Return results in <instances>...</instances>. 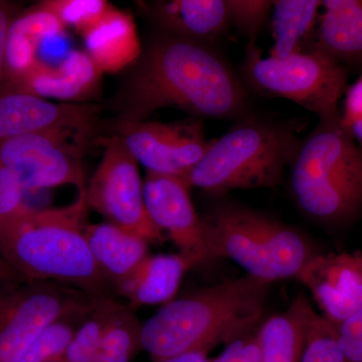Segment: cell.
<instances>
[{
  "mask_svg": "<svg viewBox=\"0 0 362 362\" xmlns=\"http://www.w3.org/2000/svg\"><path fill=\"white\" fill-rule=\"evenodd\" d=\"M358 121H362V74L347 89L341 113V123L346 129Z\"/></svg>",
  "mask_w": 362,
  "mask_h": 362,
  "instance_id": "d6a6232c",
  "label": "cell"
},
{
  "mask_svg": "<svg viewBox=\"0 0 362 362\" xmlns=\"http://www.w3.org/2000/svg\"><path fill=\"white\" fill-rule=\"evenodd\" d=\"M142 324L135 309L117 302L93 362H131L142 350Z\"/></svg>",
  "mask_w": 362,
  "mask_h": 362,
  "instance_id": "cb8c5ba5",
  "label": "cell"
},
{
  "mask_svg": "<svg viewBox=\"0 0 362 362\" xmlns=\"http://www.w3.org/2000/svg\"><path fill=\"white\" fill-rule=\"evenodd\" d=\"M322 7L307 51L346 69L362 68V0H324Z\"/></svg>",
  "mask_w": 362,
  "mask_h": 362,
  "instance_id": "2e32d148",
  "label": "cell"
},
{
  "mask_svg": "<svg viewBox=\"0 0 362 362\" xmlns=\"http://www.w3.org/2000/svg\"><path fill=\"white\" fill-rule=\"evenodd\" d=\"M247 90L218 52L202 42L168 35L150 47L130 83L122 121H145L159 109L201 118H245Z\"/></svg>",
  "mask_w": 362,
  "mask_h": 362,
  "instance_id": "6da1fadb",
  "label": "cell"
},
{
  "mask_svg": "<svg viewBox=\"0 0 362 362\" xmlns=\"http://www.w3.org/2000/svg\"><path fill=\"white\" fill-rule=\"evenodd\" d=\"M192 267L180 254L148 256L114 291L133 309L165 305L175 299L183 276Z\"/></svg>",
  "mask_w": 362,
  "mask_h": 362,
  "instance_id": "ac0fdd59",
  "label": "cell"
},
{
  "mask_svg": "<svg viewBox=\"0 0 362 362\" xmlns=\"http://www.w3.org/2000/svg\"><path fill=\"white\" fill-rule=\"evenodd\" d=\"M202 223L209 259H232L269 284L297 278L314 256L301 233L249 207L221 204Z\"/></svg>",
  "mask_w": 362,
  "mask_h": 362,
  "instance_id": "8992f818",
  "label": "cell"
},
{
  "mask_svg": "<svg viewBox=\"0 0 362 362\" xmlns=\"http://www.w3.org/2000/svg\"><path fill=\"white\" fill-rule=\"evenodd\" d=\"M85 189L69 206H28L0 230V258L25 282H54L107 298L112 289L93 258Z\"/></svg>",
  "mask_w": 362,
  "mask_h": 362,
  "instance_id": "3957f363",
  "label": "cell"
},
{
  "mask_svg": "<svg viewBox=\"0 0 362 362\" xmlns=\"http://www.w3.org/2000/svg\"><path fill=\"white\" fill-rule=\"evenodd\" d=\"M86 238L98 268L113 290L149 256L146 240L106 221L89 223Z\"/></svg>",
  "mask_w": 362,
  "mask_h": 362,
  "instance_id": "d6986e66",
  "label": "cell"
},
{
  "mask_svg": "<svg viewBox=\"0 0 362 362\" xmlns=\"http://www.w3.org/2000/svg\"><path fill=\"white\" fill-rule=\"evenodd\" d=\"M90 132L49 131L0 143V166L11 169L28 192L75 185L85 189L84 145Z\"/></svg>",
  "mask_w": 362,
  "mask_h": 362,
  "instance_id": "30bf717a",
  "label": "cell"
},
{
  "mask_svg": "<svg viewBox=\"0 0 362 362\" xmlns=\"http://www.w3.org/2000/svg\"><path fill=\"white\" fill-rule=\"evenodd\" d=\"M230 25L235 26L249 42H256L257 37L264 28L274 1L268 0H226Z\"/></svg>",
  "mask_w": 362,
  "mask_h": 362,
  "instance_id": "f1b7e54d",
  "label": "cell"
},
{
  "mask_svg": "<svg viewBox=\"0 0 362 362\" xmlns=\"http://www.w3.org/2000/svg\"><path fill=\"white\" fill-rule=\"evenodd\" d=\"M100 108L84 103H54L20 90L0 92V143L49 131L90 132Z\"/></svg>",
  "mask_w": 362,
  "mask_h": 362,
  "instance_id": "5bb4252c",
  "label": "cell"
},
{
  "mask_svg": "<svg viewBox=\"0 0 362 362\" xmlns=\"http://www.w3.org/2000/svg\"><path fill=\"white\" fill-rule=\"evenodd\" d=\"M189 187L180 177L147 173L144 199L150 218L192 266L209 261L202 218L197 216Z\"/></svg>",
  "mask_w": 362,
  "mask_h": 362,
  "instance_id": "7c38bea8",
  "label": "cell"
},
{
  "mask_svg": "<svg viewBox=\"0 0 362 362\" xmlns=\"http://www.w3.org/2000/svg\"><path fill=\"white\" fill-rule=\"evenodd\" d=\"M300 362H349L340 347L337 327L314 312Z\"/></svg>",
  "mask_w": 362,
  "mask_h": 362,
  "instance_id": "484cf974",
  "label": "cell"
},
{
  "mask_svg": "<svg viewBox=\"0 0 362 362\" xmlns=\"http://www.w3.org/2000/svg\"><path fill=\"white\" fill-rule=\"evenodd\" d=\"M25 192L16 173L0 166V230L28 209Z\"/></svg>",
  "mask_w": 362,
  "mask_h": 362,
  "instance_id": "f546056e",
  "label": "cell"
},
{
  "mask_svg": "<svg viewBox=\"0 0 362 362\" xmlns=\"http://www.w3.org/2000/svg\"><path fill=\"white\" fill-rule=\"evenodd\" d=\"M240 78L255 92L304 107L320 122L341 118L338 104L347 90V69L319 52H298L283 59L263 58L256 42H249Z\"/></svg>",
  "mask_w": 362,
  "mask_h": 362,
  "instance_id": "52a82bcc",
  "label": "cell"
},
{
  "mask_svg": "<svg viewBox=\"0 0 362 362\" xmlns=\"http://www.w3.org/2000/svg\"><path fill=\"white\" fill-rule=\"evenodd\" d=\"M13 21L11 9L7 4L0 2V92L6 77L7 37Z\"/></svg>",
  "mask_w": 362,
  "mask_h": 362,
  "instance_id": "836d02e7",
  "label": "cell"
},
{
  "mask_svg": "<svg viewBox=\"0 0 362 362\" xmlns=\"http://www.w3.org/2000/svg\"><path fill=\"white\" fill-rule=\"evenodd\" d=\"M347 130H349V132L354 136V140L362 149V121L352 124Z\"/></svg>",
  "mask_w": 362,
  "mask_h": 362,
  "instance_id": "8d00e7d4",
  "label": "cell"
},
{
  "mask_svg": "<svg viewBox=\"0 0 362 362\" xmlns=\"http://www.w3.org/2000/svg\"><path fill=\"white\" fill-rule=\"evenodd\" d=\"M102 73L86 52L73 51L57 65L37 59L1 90H20L35 96L78 101L95 92Z\"/></svg>",
  "mask_w": 362,
  "mask_h": 362,
  "instance_id": "9a60e30c",
  "label": "cell"
},
{
  "mask_svg": "<svg viewBox=\"0 0 362 362\" xmlns=\"http://www.w3.org/2000/svg\"><path fill=\"white\" fill-rule=\"evenodd\" d=\"M211 362H259L256 333L226 345L220 356Z\"/></svg>",
  "mask_w": 362,
  "mask_h": 362,
  "instance_id": "1f68e13d",
  "label": "cell"
},
{
  "mask_svg": "<svg viewBox=\"0 0 362 362\" xmlns=\"http://www.w3.org/2000/svg\"><path fill=\"white\" fill-rule=\"evenodd\" d=\"M340 347L349 362H362V308L337 327Z\"/></svg>",
  "mask_w": 362,
  "mask_h": 362,
  "instance_id": "4dcf8cb0",
  "label": "cell"
},
{
  "mask_svg": "<svg viewBox=\"0 0 362 362\" xmlns=\"http://www.w3.org/2000/svg\"><path fill=\"white\" fill-rule=\"evenodd\" d=\"M40 6L54 14L66 28H75L82 37L94 28L112 7L104 0H51Z\"/></svg>",
  "mask_w": 362,
  "mask_h": 362,
  "instance_id": "4316f807",
  "label": "cell"
},
{
  "mask_svg": "<svg viewBox=\"0 0 362 362\" xmlns=\"http://www.w3.org/2000/svg\"><path fill=\"white\" fill-rule=\"evenodd\" d=\"M321 7V0L274 1L272 28L275 44L271 58L283 59L300 52V45L313 30Z\"/></svg>",
  "mask_w": 362,
  "mask_h": 362,
  "instance_id": "603a6c76",
  "label": "cell"
},
{
  "mask_svg": "<svg viewBox=\"0 0 362 362\" xmlns=\"http://www.w3.org/2000/svg\"><path fill=\"white\" fill-rule=\"evenodd\" d=\"M209 354L206 351H190L170 357L160 362H211Z\"/></svg>",
  "mask_w": 362,
  "mask_h": 362,
  "instance_id": "e575fe53",
  "label": "cell"
},
{
  "mask_svg": "<svg viewBox=\"0 0 362 362\" xmlns=\"http://www.w3.org/2000/svg\"><path fill=\"white\" fill-rule=\"evenodd\" d=\"M148 13L171 35L207 42L230 28L226 0H171L152 2Z\"/></svg>",
  "mask_w": 362,
  "mask_h": 362,
  "instance_id": "e0dca14e",
  "label": "cell"
},
{
  "mask_svg": "<svg viewBox=\"0 0 362 362\" xmlns=\"http://www.w3.org/2000/svg\"><path fill=\"white\" fill-rule=\"evenodd\" d=\"M119 137L147 173L185 178L202 160L213 140L201 120L176 123L121 121Z\"/></svg>",
  "mask_w": 362,
  "mask_h": 362,
  "instance_id": "8fae6325",
  "label": "cell"
},
{
  "mask_svg": "<svg viewBox=\"0 0 362 362\" xmlns=\"http://www.w3.org/2000/svg\"><path fill=\"white\" fill-rule=\"evenodd\" d=\"M83 37L87 47L86 52L102 73L122 70L141 54V44L134 18L113 6Z\"/></svg>",
  "mask_w": 362,
  "mask_h": 362,
  "instance_id": "ffe728a7",
  "label": "cell"
},
{
  "mask_svg": "<svg viewBox=\"0 0 362 362\" xmlns=\"http://www.w3.org/2000/svg\"><path fill=\"white\" fill-rule=\"evenodd\" d=\"M85 316L66 317L52 323L30 345L18 362H49L61 356L77 329L74 319Z\"/></svg>",
  "mask_w": 362,
  "mask_h": 362,
  "instance_id": "83f0119b",
  "label": "cell"
},
{
  "mask_svg": "<svg viewBox=\"0 0 362 362\" xmlns=\"http://www.w3.org/2000/svg\"><path fill=\"white\" fill-rule=\"evenodd\" d=\"M291 188L314 220L341 223L362 207V149L341 118L320 122L292 163Z\"/></svg>",
  "mask_w": 362,
  "mask_h": 362,
  "instance_id": "5b68a950",
  "label": "cell"
},
{
  "mask_svg": "<svg viewBox=\"0 0 362 362\" xmlns=\"http://www.w3.org/2000/svg\"><path fill=\"white\" fill-rule=\"evenodd\" d=\"M100 299L54 282L0 283V362H18L49 325L87 315Z\"/></svg>",
  "mask_w": 362,
  "mask_h": 362,
  "instance_id": "ba28073f",
  "label": "cell"
},
{
  "mask_svg": "<svg viewBox=\"0 0 362 362\" xmlns=\"http://www.w3.org/2000/svg\"><path fill=\"white\" fill-rule=\"evenodd\" d=\"M66 28L54 14L40 6L13 20L7 37L4 84L30 70L45 40L63 35Z\"/></svg>",
  "mask_w": 362,
  "mask_h": 362,
  "instance_id": "7402d4cb",
  "label": "cell"
},
{
  "mask_svg": "<svg viewBox=\"0 0 362 362\" xmlns=\"http://www.w3.org/2000/svg\"><path fill=\"white\" fill-rule=\"evenodd\" d=\"M269 283L246 275L163 305L142 324L141 346L152 362L206 351L254 334L265 313Z\"/></svg>",
  "mask_w": 362,
  "mask_h": 362,
  "instance_id": "7a4b0ae2",
  "label": "cell"
},
{
  "mask_svg": "<svg viewBox=\"0 0 362 362\" xmlns=\"http://www.w3.org/2000/svg\"><path fill=\"white\" fill-rule=\"evenodd\" d=\"M297 279L337 327L362 308L361 252L314 255Z\"/></svg>",
  "mask_w": 362,
  "mask_h": 362,
  "instance_id": "4fadbf2b",
  "label": "cell"
},
{
  "mask_svg": "<svg viewBox=\"0 0 362 362\" xmlns=\"http://www.w3.org/2000/svg\"><path fill=\"white\" fill-rule=\"evenodd\" d=\"M314 312L308 300L299 295L287 310L262 323L256 332L259 362H300Z\"/></svg>",
  "mask_w": 362,
  "mask_h": 362,
  "instance_id": "44dd1931",
  "label": "cell"
},
{
  "mask_svg": "<svg viewBox=\"0 0 362 362\" xmlns=\"http://www.w3.org/2000/svg\"><path fill=\"white\" fill-rule=\"evenodd\" d=\"M117 302L110 297L101 298L96 306L78 325L65 351L62 362H93L106 329L107 322Z\"/></svg>",
  "mask_w": 362,
  "mask_h": 362,
  "instance_id": "d4e9b609",
  "label": "cell"
},
{
  "mask_svg": "<svg viewBox=\"0 0 362 362\" xmlns=\"http://www.w3.org/2000/svg\"><path fill=\"white\" fill-rule=\"evenodd\" d=\"M88 206L106 223L148 243H161L164 233L150 218L139 163L119 136L105 144L103 157L86 187Z\"/></svg>",
  "mask_w": 362,
  "mask_h": 362,
  "instance_id": "9c48e42d",
  "label": "cell"
},
{
  "mask_svg": "<svg viewBox=\"0 0 362 362\" xmlns=\"http://www.w3.org/2000/svg\"><path fill=\"white\" fill-rule=\"evenodd\" d=\"M302 141L288 127L243 118L211 147L183 180L209 194L280 185Z\"/></svg>",
  "mask_w": 362,
  "mask_h": 362,
  "instance_id": "277c9868",
  "label": "cell"
},
{
  "mask_svg": "<svg viewBox=\"0 0 362 362\" xmlns=\"http://www.w3.org/2000/svg\"><path fill=\"white\" fill-rule=\"evenodd\" d=\"M23 282L21 276L0 258V283H18Z\"/></svg>",
  "mask_w": 362,
  "mask_h": 362,
  "instance_id": "d590c367",
  "label": "cell"
}]
</instances>
